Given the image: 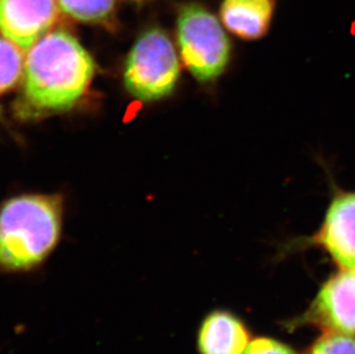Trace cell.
I'll list each match as a JSON object with an SVG mask.
<instances>
[{"mask_svg":"<svg viewBox=\"0 0 355 354\" xmlns=\"http://www.w3.org/2000/svg\"><path fill=\"white\" fill-rule=\"evenodd\" d=\"M244 354H297V352L281 342L262 337L250 342Z\"/></svg>","mask_w":355,"mask_h":354,"instance_id":"obj_13","label":"cell"},{"mask_svg":"<svg viewBox=\"0 0 355 354\" xmlns=\"http://www.w3.org/2000/svg\"><path fill=\"white\" fill-rule=\"evenodd\" d=\"M24 68V51L0 35V94L14 87Z\"/></svg>","mask_w":355,"mask_h":354,"instance_id":"obj_11","label":"cell"},{"mask_svg":"<svg viewBox=\"0 0 355 354\" xmlns=\"http://www.w3.org/2000/svg\"><path fill=\"white\" fill-rule=\"evenodd\" d=\"M304 321L324 331L355 334V269H340L329 278Z\"/></svg>","mask_w":355,"mask_h":354,"instance_id":"obj_6","label":"cell"},{"mask_svg":"<svg viewBox=\"0 0 355 354\" xmlns=\"http://www.w3.org/2000/svg\"><path fill=\"white\" fill-rule=\"evenodd\" d=\"M24 68V97L40 112L71 110L90 85L94 62L71 33L55 29L27 52Z\"/></svg>","mask_w":355,"mask_h":354,"instance_id":"obj_1","label":"cell"},{"mask_svg":"<svg viewBox=\"0 0 355 354\" xmlns=\"http://www.w3.org/2000/svg\"><path fill=\"white\" fill-rule=\"evenodd\" d=\"M272 0H223L220 17L223 27L244 40H257L268 33L274 15Z\"/></svg>","mask_w":355,"mask_h":354,"instance_id":"obj_9","label":"cell"},{"mask_svg":"<svg viewBox=\"0 0 355 354\" xmlns=\"http://www.w3.org/2000/svg\"><path fill=\"white\" fill-rule=\"evenodd\" d=\"M250 344V332L235 315L215 311L207 315L198 332L200 354H244Z\"/></svg>","mask_w":355,"mask_h":354,"instance_id":"obj_8","label":"cell"},{"mask_svg":"<svg viewBox=\"0 0 355 354\" xmlns=\"http://www.w3.org/2000/svg\"><path fill=\"white\" fill-rule=\"evenodd\" d=\"M64 14L87 24L107 21L114 12L115 0H58Z\"/></svg>","mask_w":355,"mask_h":354,"instance_id":"obj_10","label":"cell"},{"mask_svg":"<svg viewBox=\"0 0 355 354\" xmlns=\"http://www.w3.org/2000/svg\"><path fill=\"white\" fill-rule=\"evenodd\" d=\"M61 233L57 197L21 196L0 210V269L33 271L54 250Z\"/></svg>","mask_w":355,"mask_h":354,"instance_id":"obj_2","label":"cell"},{"mask_svg":"<svg viewBox=\"0 0 355 354\" xmlns=\"http://www.w3.org/2000/svg\"><path fill=\"white\" fill-rule=\"evenodd\" d=\"M306 354H355V338L352 335L325 331Z\"/></svg>","mask_w":355,"mask_h":354,"instance_id":"obj_12","label":"cell"},{"mask_svg":"<svg viewBox=\"0 0 355 354\" xmlns=\"http://www.w3.org/2000/svg\"><path fill=\"white\" fill-rule=\"evenodd\" d=\"M58 0H0V34L28 52L60 17Z\"/></svg>","mask_w":355,"mask_h":354,"instance_id":"obj_5","label":"cell"},{"mask_svg":"<svg viewBox=\"0 0 355 354\" xmlns=\"http://www.w3.org/2000/svg\"><path fill=\"white\" fill-rule=\"evenodd\" d=\"M178 42L185 67L202 83L218 80L232 59L223 24L199 3H189L180 12Z\"/></svg>","mask_w":355,"mask_h":354,"instance_id":"obj_3","label":"cell"},{"mask_svg":"<svg viewBox=\"0 0 355 354\" xmlns=\"http://www.w3.org/2000/svg\"><path fill=\"white\" fill-rule=\"evenodd\" d=\"M178 77L180 61L171 38L159 28L145 31L128 57L127 90L139 101H158L174 90Z\"/></svg>","mask_w":355,"mask_h":354,"instance_id":"obj_4","label":"cell"},{"mask_svg":"<svg viewBox=\"0 0 355 354\" xmlns=\"http://www.w3.org/2000/svg\"><path fill=\"white\" fill-rule=\"evenodd\" d=\"M311 242L324 248L342 269H355V191L336 189Z\"/></svg>","mask_w":355,"mask_h":354,"instance_id":"obj_7","label":"cell"}]
</instances>
